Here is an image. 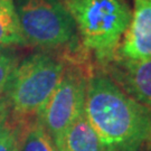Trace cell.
Segmentation results:
<instances>
[{"label": "cell", "mask_w": 151, "mask_h": 151, "mask_svg": "<svg viewBox=\"0 0 151 151\" xmlns=\"http://www.w3.org/2000/svg\"><path fill=\"white\" fill-rule=\"evenodd\" d=\"M0 46H26L14 0H0Z\"/></svg>", "instance_id": "cell-9"}, {"label": "cell", "mask_w": 151, "mask_h": 151, "mask_svg": "<svg viewBox=\"0 0 151 151\" xmlns=\"http://www.w3.org/2000/svg\"><path fill=\"white\" fill-rule=\"evenodd\" d=\"M145 149L146 151H151V129H150V133H149V137L147 139L146 143H145Z\"/></svg>", "instance_id": "cell-14"}, {"label": "cell", "mask_w": 151, "mask_h": 151, "mask_svg": "<svg viewBox=\"0 0 151 151\" xmlns=\"http://www.w3.org/2000/svg\"><path fill=\"white\" fill-rule=\"evenodd\" d=\"M105 151L84 112L70 127L60 151Z\"/></svg>", "instance_id": "cell-8"}, {"label": "cell", "mask_w": 151, "mask_h": 151, "mask_svg": "<svg viewBox=\"0 0 151 151\" xmlns=\"http://www.w3.org/2000/svg\"><path fill=\"white\" fill-rule=\"evenodd\" d=\"M75 22L82 46L102 68L116 56L132 12L125 0H62Z\"/></svg>", "instance_id": "cell-2"}, {"label": "cell", "mask_w": 151, "mask_h": 151, "mask_svg": "<svg viewBox=\"0 0 151 151\" xmlns=\"http://www.w3.org/2000/svg\"><path fill=\"white\" fill-rule=\"evenodd\" d=\"M20 151H57L52 137L38 119L26 125Z\"/></svg>", "instance_id": "cell-10"}, {"label": "cell", "mask_w": 151, "mask_h": 151, "mask_svg": "<svg viewBox=\"0 0 151 151\" xmlns=\"http://www.w3.org/2000/svg\"><path fill=\"white\" fill-rule=\"evenodd\" d=\"M28 123L17 122L9 116L0 123V151H20L22 134Z\"/></svg>", "instance_id": "cell-11"}, {"label": "cell", "mask_w": 151, "mask_h": 151, "mask_svg": "<svg viewBox=\"0 0 151 151\" xmlns=\"http://www.w3.org/2000/svg\"><path fill=\"white\" fill-rule=\"evenodd\" d=\"M9 108L7 105L4 95H0V123H2L4 121L8 119L9 116Z\"/></svg>", "instance_id": "cell-13"}, {"label": "cell", "mask_w": 151, "mask_h": 151, "mask_svg": "<svg viewBox=\"0 0 151 151\" xmlns=\"http://www.w3.org/2000/svg\"><path fill=\"white\" fill-rule=\"evenodd\" d=\"M116 55L132 60L151 58V0H134L131 22Z\"/></svg>", "instance_id": "cell-7"}, {"label": "cell", "mask_w": 151, "mask_h": 151, "mask_svg": "<svg viewBox=\"0 0 151 151\" xmlns=\"http://www.w3.org/2000/svg\"><path fill=\"white\" fill-rule=\"evenodd\" d=\"M15 6L26 46L60 49L80 39L62 0H16Z\"/></svg>", "instance_id": "cell-4"}, {"label": "cell", "mask_w": 151, "mask_h": 151, "mask_svg": "<svg viewBox=\"0 0 151 151\" xmlns=\"http://www.w3.org/2000/svg\"><path fill=\"white\" fill-rule=\"evenodd\" d=\"M18 64L19 60L16 52L10 47L0 46V95L4 94Z\"/></svg>", "instance_id": "cell-12"}, {"label": "cell", "mask_w": 151, "mask_h": 151, "mask_svg": "<svg viewBox=\"0 0 151 151\" xmlns=\"http://www.w3.org/2000/svg\"><path fill=\"white\" fill-rule=\"evenodd\" d=\"M64 68L60 54L49 52L35 53L19 62L2 94L9 118L18 122L37 119L60 83Z\"/></svg>", "instance_id": "cell-3"}, {"label": "cell", "mask_w": 151, "mask_h": 151, "mask_svg": "<svg viewBox=\"0 0 151 151\" xmlns=\"http://www.w3.org/2000/svg\"><path fill=\"white\" fill-rule=\"evenodd\" d=\"M62 151H65V150H62Z\"/></svg>", "instance_id": "cell-15"}, {"label": "cell", "mask_w": 151, "mask_h": 151, "mask_svg": "<svg viewBox=\"0 0 151 151\" xmlns=\"http://www.w3.org/2000/svg\"><path fill=\"white\" fill-rule=\"evenodd\" d=\"M84 115L105 151H140L151 129V109L95 66L86 84Z\"/></svg>", "instance_id": "cell-1"}, {"label": "cell", "mask_w": 151, "mask_h": 151, "mask_svg": "<svg viewBox=\"0 0 151 151\" xmlns=\"http://www.w3.org/2000/svg\"><path fill=\"white\" fill-rule=\"evenodd\" d=\"M100 70H108V76L118 86L138 102L151 109V58L132 60L116 55Z\"/></svg>", "instance_id": "cell-6"}, {"label": "cell", "mask_w": 151, "mask_h": 151, "mask_svg": "<svg viewBox=\"0 0 151 151\" xmlns=\"http://www.w3.org/2000/svg\"><path fill=\"white\" fill-rule=\"evenodd\" d=\"M95 64L65 62L60 83L37 119L52 137L57 151L64 146L70 127L83 113L87 80Z\"/></svg>", "instance_id": "cell-5"}]
</instances>
